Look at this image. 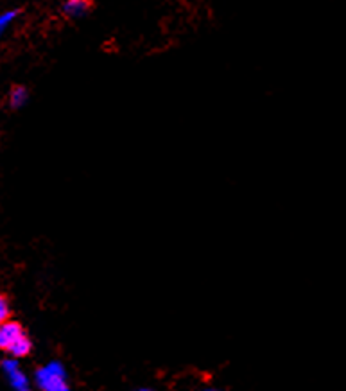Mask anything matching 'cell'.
<instances>
[{
	"label": "cell",
	"instance_id": "cell-1",
	"mask_svg": "<svg viewBox=\"0 0 346 391\" xmlns=\"http://www.w3.org/2000/svg\"><path fill=\"white\" fill-rule=\"evenodd\" d=\"M26 336H29V334L20 321H17V319H8V321L0 325V350L10 354L11 348Z\"/></svg>",
	"mask_w": 346,
	"mask_h": 391
},
{
	"label": "cell",
	"instance_id": "cell-2",
	"mask_svg": "<svg viewBox=\"0 0 346 391\" xmlns=\"http://www.w3.org/2000/svg\"><path fill=\"white\" fill-rule=\"evenodd\" d=\"M92 8V0H67L63 6V13L70 19H81Z\"/></svg>",
	"mask_w": 346,
	"mask_h": 391
},
{
	"label": "cell",
	"instance_id": "cell-3",
	"mask_svg": "<svg viewBox=\"0 0 346 391\" xmlns=\"http://www.w3.org/2000/svg\"><path fill=\"white\" fill-rule=\"evenodd\" d=\"M32 352V341H31V337L29 336H26L23 339H20L17 345L13 346L10 350V354L13 355V357H17V359H22V357H28L29 354Z\"/></svg>",
	"mask_w": 346,
	"mask_h": 391
},
{
	"label": "cell",
	"instance_id": "cell-4",
	"mask_svg": "<svg viewBox=\"0 0 346 391\" xmlns=\"http://www.w3.org/2000/svg\"><path fill=\"white\" fill-rule=\"evenodd\" d=\"M26 101H28V90H26L23 86H14L10 94L11 106H13V108H20V106L26 104Z\"/></svg>",
	"mask_w": 346,
	"mask_h": 391
},
{
	"label": "cell",
	"instance_id": "cell-5",
	"mask_svg": "<svg viewBox=\"0 0 346 391\" xmlns=\"http://www.w3.org/2000/svg\"><path fill=\"white\" fill-rule=\"evenodd\" d=\"M11 318H13V310H11L10 297L4 294V292H0V323H4Z\"/></svg>",
	"mask_w": 346,
	"mask_h": 391
},
{
	"label": "cell",
	"instance_id": "cell-6",
	"mask_svg": "<svg viewBox=\"0 0 346 391\" xmlns=\"http://www.w3.org/2000/svg\"><path fill=\"white\" fill-rule=\"evenodd\" d=\"M17 14H19V11H14V10L6 11V13L0 14V37L8 31V28H10L11 23H13V20L17 19Z\"/></svg>",
	"mask_w": 346,
	"mask_h": 391
},
{
	"label": "cell",
	"instance_id": "cell-7",
	"mask_svg": "<svg viewBox=\"0 0 346 391\" xmlns=\"http://www.w3.org/2000/svg\"><path fill=\"white\" fill-rule=\"evenodd\" d=\"M0 325H2V323H0Z\"/></svg>",
	"mask_w": 346,
	"mask_h": 391
}]
</instances>
